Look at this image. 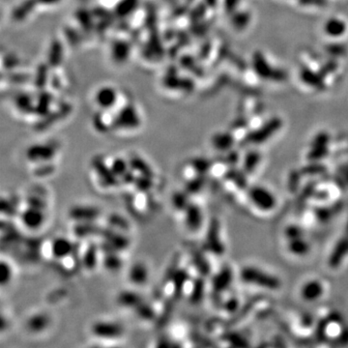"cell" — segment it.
<instances>
[{
	"mask_svg": "<svg viewBox=\"0 0 348 348\" xmlns=\"http://www.w3.org/2000/svg\"><path fill=\"white\" fill-rule=\"evenodd\" d=\"M282 126V121L278 117H273L265 122L256 130H252L246 134V144H261L269 140L278 130Z\"/></svg>",
	"mask_w": 348,
	"mask_h": 348,
	"instance_id": "277c9868",
	"label": "cell"
},
{
	"mask_svg": "<svg viewBox=\"0 0 348 348\" xmlns=\"http://www.w3.org/2000/svg\"><path fill=\"white\" fill-rule=\"evenodd\" d=\"M68 215L72 222H99L102 218V210L92 204H76L69 209Z\"/></svg>",
	"mask_w": 348,
	"mask_h": 348,
	"instance_id": "ba28073f",
	"label": "cell"
},
{
	"mask_svg": "<svg viewBox=\"0 0 348 348\" xmlns=\"http://www.w3.org/2000/svg\"><path fill=\"white\" fill-rule=\"evenodd\" d=\"M46 211L44 209L26 206L20 211L18 218L22 226L28 230L36 232L43 226L46 220Z\"/></svg>",
	"mask_w": 348,
	"mask_h": 348,
	"instance_id": "52a82bcc",
	"label": "cell"
},
{
	"mask_svg": "<svg viewBox=\"0 0 348 348\" xmlns=\"http://www.w3.org/2000/svg\"><path fill=\"white\" fill-rule=\"evenodd\" d=\"M233 280V274L230 267H224L218 271L212 278V288L218 294L228 290Z\"/></svg>",
	"mask_w": 348,
	"mask_h": 348,
	"instance_id": "44dd1931",
	"label": "cell"
},
{
	"mask_svg": "<svg viewBox=\"0 0 348 348\" xmlns=\"http://www.w3.org/2000/svg\"><path fill=\"white\" fill-rule=\"evenodd\" d=\"M39 3L44 5H56L59 3L61 0H37Z\"/></svg>",
	"mask_w": 348,
	"mask_h": 348,
	"instance_id": "b9f144b4",
	"label": "cell"
},
{
	"mask_svg": "<svg viewBox=\"0 0 348 348\" xmlns=\"http://www.w3.org/2000/svg\"><path fill=\"white\" fill-rule=\"evenodd\" d=\"M286 248H288V252L293 254L294 256L302 258V256H306L310 254L312 248H310V242L306 241L304 237H301V238L288 240Z\"/></svg>",
	"mask_w": 348,
	"mask_h": 348,
	"instance_id": "cb8c5ba5",
	"label": "cell"
},
{
	"mask_svg": "<svg viewBox=\"0 0 348 348\" xmlns=\"http://www.w3.org/2000/svg\"><path fill=\"white\" fill-rule=\"evenodd\" d=\"M304 234L303 228L298 226V224H290L284 228V235L286 241L304 237Z\"/></svg>",
	"mask_w": 348,
	"mask_h": 348,
	"instance_id": "d590c367",
	"label": "cell"
},
{
	"mask_svg": "<svg viewBox=\"0 0 348 348\" xmlns=\"http://www.w3.org/2000/svg\"><path fill=\"white\" fill-rule=\"evenodd\" d=\"M140 126V118L134 106H126L114 117V129L134 130Z\"/></svg>",
	"mask_w": 348,
	"mask_h": 348,
	"instance_id": "8fae6325",
	"label": "cell"
},
{
	"mask_svg": "<svg viewBox=\"0 0 348 348\" xmlns=\"http://www.w3.org/2000/svg\"><path fill=\"white\" fill-rule=\"evenodd\" d=\"M106 166L110 168L112 172L120 180V178L130 170V162L120 156L104 157Z\"/></svg>",
	"mask_w": 348,
	"mask_h": 348,
	"instance_id": "603a6c76",
	"label": "cell"
},
{
	"mask_svg": "<svg viewBox=\"0 0 348 348\" xmlns=\"http://www.w3.org/2000/svg\"><path fill=\"white\" fill-rule=\"evenodd\" d=\"M238 1H239V0H226V10H228V12L233 11V10L235 9L236 5L238 4Z\"/></svg>",
	"mask_w": 348,
	"mask_h": 348,
	"instance_id": "60d3db41",
	"label": "cell"
},
{
	"mask_svg": "<svg viewBox=\"0 0 348 348\" xmlns=\"http://www.w3.org/2000/svg\"><path fill=\"white\" fill-rule=\"evenodd\" d=\"M222 306L224 310H226V312L234 314L239 308V300L235 297H232V298L228 299L226 301L222 302Z\"/></svg>",
	"mask_w": 348,
	"mask_h": 348,
	"instance_id": "f35d334b",
	"label": "cell"
},
{
	"mask_svg": "<svg viewBox=\"0 0 348 348\" xmlns=\"http://www.w3.org/2000/svg\"><path fill=\"white\" fill-rule=\"evenodd\" d=\"M194 168V170L198 172V174L200 175H206L210 172L212 166H213V162L207 158L204 157H196V158H192L188 162Z\"/></svg>",
	"mask_w": 348,
	"mask_h": 348,
	"instance_id": "1f68e13d",
	"label": "cell"
},
{
	"mask_svg": "<svg viewBox=\"0 0 348 348\" xmlns=\"http://www.w3.org/2000/svg\"><path fill=\"white\" fill-rule=\"evenodd\" d=\"M234 138L230 132H216L211 140L213 147L220 152H228L234 145Z\"/></svg>",
	"mask_w": 348,
	"mask_h": 348,
	"instance_id": "484cf974",
	"label": "cell"
},
{
	"mask_svg": "<svg viewBox=\"0 0 348 348\" xmlns=\"http://www.w3.org/2000/svg\"><path fill=\"white\" fill-rule=\"evenodd\" d=\"M125 327L120 322L112 319H99L93 322L90 333L95 340L102 342H116L125 334Z\"/></svg>",
	"mask_w": 348,
	"mask_h": 348,
	"instance_id": "6da1fadb",
	"label": "cell"
},
{
	"mask_svg": "<svg viewBox=\"0 0 348 348\" xmlns=\"http://www.w3.org/2000/svg\"><path fill=\"white\" fill-rule=\"evenodd\" d=\"M172 200V202L174 210L179 215H181L185 211V209L188 207V204L192 202L190 194L186 190H182V192H174Z\"/></svg>",
	"mask_w": 348,
	"mask_h": 348,
	"instance_id": "f1b7e54d",
	"label": "cell"
},
{
	"mask_svg": "<svg viewBox=\"0 0 348 348\" xmlns=\"http://www.w3.org/2000/svg\"><path fill=\"white\" fill-rule=\"evenodd\" d=\"M14 278V268L9 261L4 258L1 260V286H5L7 284H10Z\"/></svg>",
	"mask_w": 348,
	"mask_h": 348,
	"instance_id": "d6a6232c",
	"label": "cell"
},
{
	"mask_svg": "<svg viewBox=\"0 0 348 348\" xmlns=\"http://www.w3.org/2000/svg\"><path fill=\"white\" fill-rule=\"evenodd\" d=\"M144 301V298L136 290H122L116 296V303L120 308L132 312H134V310Z\"/></svg>",
	"mask_w": 348,
	"mask_h": 348,
	"instance_id": "2e32d148",
	"label": "cell"
},
{
	"mask_svg": "<svg viewBox=\"0 0 348 348\" xmlns=\"http://www.w3.org/2000/svg\"><path fill=\"white\" fill-rule=\"evenodd\" d=\"M37 252L39 254V258L44 261L52 262L54 260V245H52V239L46 238L43 239L37 248Z\"/></svg>",
	"mask_w": 348,
	"mask_h": 348,
	"instance_id": "4dcf8cb0",
	"label": "cell"
},
{
	"mask_svg": "<svg viewBox=\"0 0 348 348\" xmlns=\"http://www.w3.org/2000/svg\"><path fill=\"white\" fill-rule=\"evenodd\" d=\"M261 160L260 153L256 150H252L248 152L244 159H243V166L242 170L246 172L248 175L254 174L258 166H260Z\"/></svg>",
	"mask_w": 348,
	"mask_h": 348,
	"instance_id": "83f0119b",
	"label": "cell"
},
{
	"mask_svg": "<svg viewBox=\"0 0 348 348\" xmlns=\"http://www.w3.org/2000/svg\"><path fill=\"white\" fill-rule=\"evenodd\" d=\"M240 278L244 282L264 290L275 291L282 288V282L278 276L254 266H246L242 268Z\"/></svg>",
	"mask_w": 348,
	"mask_h": 348,
	"instance_id": "7a4b0ae2",
	"label": "cell"
},
{
	"mask_svg": "<svg viewBox=\"0 0 348 348\" xmlns=\"http://www.w3.org/2000/svg\"><path fill=\"white\" fill-rule=\"evenodd\" d=\"M205 248L207 252L220 256L226 250V246L220 236V224L217 220H213L207 230Z\"/></svg>",
	"mask_w": 348,
	"mask_h": 348,
	"instance_id": "30bf717a",
	"label": "cell"
},
{
	"mask_svg": "<svg viewBox=\"0 0 348 348\" xmlns=\"http://www.w3.org/2000/svg\"><path fill=\"white\" fill-rule=\"evenodd\" d=\"M330 142V136L327 132H321L318 134L314 138L310 146H323V145H328Z\"/></svg>",
	"mask_w": 348,
	"mask_h": 348,
	"instance_id": "ab89813d",
	"label": "cell"
},
{
	"mask_svg": "<svg viewBox=\"0 0 348 348\" xmlns=\"http://www.w3.org/2000/svg\"><path fill=\"white\" fill-rule=\"evenodd\" d=\"M252 67L256 74L263 80H272L276 82H282L286 80V72L282 70L276 69L269 64L267 59L261 54L256 52L252 56Z\"/></svg>",
	"mask_w": 348,
	"mask_h": 348,
	"instance_id": "5b68a950",
	"label": "cell"
},
{
	"mask_svg": "<svg viewBox=\"0 0 348 348\" xmlns=\"http://www.w3.org/2000/svg\"><path fill=\"white\" fill-rule=\"evenodd\" d=\"M180 216L185 228L188 232L196 233L198 232L203 226L204 215L202 207L198 203L190 202L188 207Z\"/></svg>",
	"mask_w": 348,
	"mask_h": 348,
	"instance_id": "9c48e42d",
	"label": "cell"
},
{
	"mask_svg": "<svg viewBox=\"0 0 348 348\" xmlns=\"http://www.w3.org/2000/svg\"><path fill=\"white\" fill-rule=\"evenodd\" d=\"M348 256V233L346 234L336 242L333 250L328 258V265L332 269L338 268Z\"/></svg>",
	"mask_w": 348,
	"mask_h": 348,
	"instance_id": "ac0fdd59",
	"label": "cell"
},
{
	"mask_svg": "<svg viewBox=\"0 0 348 348\" xmlns=\"http://www.w3.org/2000/svg\"><path fill=\"white\" fill-rule=\"evenodd\" d=\"M150 278V270L148 265L144 261L134 262L128 269L127 278L134 288L144 286Z\"/></svg>",
	"mask_w": 348,
	"mask_h": 348,
	"instance_id": "7c38bea8",
	"label": "cell"
},
{
	"mask_svg": "<svg viewBox=\"0 0 348 348\" xmlns=\"http://www.w3.org/2000/svg\"><path fill=\"white\" fill-rule=\"evenodd\" d=\"M346 29H348L346 24L338 18H331L324 24L325 33L328 36L334 37V38H338L344 36L346 32Z\"/></svg>",
	"mask_w": 348,
	"mask_h": 348,
	"instance_id": "4316f807",
	"label": "cell"
},
{
	"mask_svg": "<svg viewBox=\"0 0 348 348\" xmlns=\"http://www.w3.org/2000/svg\"><path fill=\"white\" fill-rule=\"evenodd\" d=\"M300 78L308 86L318 90H324L326 87L323 76L308 67H303L300 70Z\"/></svg>",
	"mask_w": 348,
	"mask_h": 348,
	"instance_id": "7402d4cb",
	"label": "cell"
},
{
	"mask_svg": "<svg viewBox=\"0 0 348 348\" xmlns=\"http://www.w3.org/2000/svg\"><path fill=\"white\" fill-rule=\"evenodd\" d=\"M50 325V316L43 312H38L29 316L26 320V329L30 333H44Z\"/></svg>",
	"mask_w": 348,
	"mask_h": 348,
	"instance_id": "d6986e66",
	"label": "cell"
},
{
	"mask_svg": "<svg viewBox=\"0 0 348 348\" xmlns=\"http://www.w3.org/2000/svg\"><path fill=\"white\" fill-rule=\"evenodd\" d=\"M322 2V0H304V3L306 4H318L320 5Z\"/></svg>",
	"mask_w": 348,
	"mask_h": 348,
	"instance_id": "7bdbcfd3",
	"label": "cell"
},
{
	"mask_svg": "<svg viewBox=\"0 0 348 348\" xmlns=\"http://www.w3.org/2000/svg\"><path fill=\"white\" fill-rule=\"evenodd\" d=\"M118 99V92L112 86H102L98 89L95 95V102L102 110H112Z\"/></svg>",
	"mask_w": 348,
	"mask_h": 348,
	"instance_id": "e0dca14e",
	"label": "cell"
},
{
	"mask_svg": "<svg viewBox=\"0 0 348 348\" xmlns=\"http://www.w3.org/2000/svg\"><path fill=\"white\" fill-rule=\"evenodd\" d=\"M346 233H348V222H346Z\"/></svg>",
	"mask_w": 348,
	"mask_h": 348,
	"instance_id": "ee69618b",
	"label": "cell"
},
{
	"mask_svg": "<svg viewBox=\"0 0 348 348\" xmlns=\"http://www.w3.org/2000/svg\"><path fill=\"white\" fill-rule=\"evenodd\" d=\"M56 172L54 162H44L35 164L33 170V174L36 177H48Z\"/></svg>",
	"mask_w": 348,
	"mask_h": 348,
	"instance_id": "e575fe53",
	"label": "cell"
},
{
	"mask_svg": "<svg viewBox=\"0 0 348 348\" xmlns=\"http://www.w3.org/2000/svg\"><path fill=\"white\" fill-rule=\"evenodd\" d=\"M52 245L54 262L61 260L62 258L71 254L76 250V241L64 236H58L56 238H52Z\"/></svg>",
	"mask_w": 348,
	"mask_h": 348,
	"instance_id": "ffe728a7",
	"label": "cell"
},
{
	"mask_svg": "<svg viewBox=\"0 0 348 348\" xmlns=\"http://www.w3.org/2000/svg\"><path fill=\"white\" fill-rule=\"evenodd\" d=\"M58 264V268L64 272V273H67V274H72L74 272L76 271V269L82 266V263H80V256L78 254H76V250L65 256L64 258H62L61 260L56 261V262Z\"/></svg>",
	"mask_w": 348,
	"mask_h": 348,
	"instance_id": "d4e9b609",
	"label": "cell"
},
{
	"mask_svg": "<svg viewBox=\"0 0 348 348\" xmlns=\"http://www.w3.org/2000/svg\"><path fill=\"white\" fill-rule=\"evenodd\" d=\"M328 152H329L328 145L310 146V150L308 151L306 158L312 162H318L319 160L325 158L328 155Z\"/></svg>",
	"mask_w": 348,
	"mask_h": 348,
	"instance_id": "836d02e7",
	"label": "cell"
},
{
	"mask_svg": "<svg viewBox=\"0 0 348 348\" xmlns=\"http://www.w3.org/2000/svg\"><path fill=\"white\" fill-rule=\"evenodd\" d=\"M325 292L323 282L316 278L308 280L303 284L300 288V296L306 302H316L319 300Z\"/></svg>",
	"mask_w": 348,
	"mask_h": 348,
	"instance_id": "5bb4252c",
	"label": "cell"
},
{
	"mask_svg": "<svg viewBox=\"0 0 348 348\" xmlns=\"http://www.w3.org/2000/svg\"><path fill=\"white\" fill-rule=\"evenodd\" d=\"M129 54V48L126 43H117L114 46V56L116 59L125 60Z\"/></svg>",
	"mask_w": 348,
	"mask_h": 348,
	"instance_id": "74e56055",
	"label": "cell"
},
{
	"mask_svg": "<svg viewBox=\"0 0 348 348\" xmlns=\"http://www.w3.org/2000/svg\"><path fill=\"white\" fill-rule=\"evenodd\" d=\"M246 196L256 209L264 213L272 212L278 205L275 194L269 188L260 185H254L246 188Z\"/></svg>",
	"mask_w": 348,
	"mask_h": 348,
	"instance_id": "3957f363",
	"label": "cell"
},
{
	"mask_svg": "<svg viewBox=\"0 0 348 348\" xmlns=\"http://www.w3.org/2000/svg\"><path fill=\"white\" fill-rule=\"evenodd\" d=\"M101 250V248H100ZM123 252L112 250H101V265L108 272L116 273L122 269L125 260Z\"/></svg>",
	"mask_w": 348,
	"mask_h": 348,
	"instance_id": "9a60e30c",
	"label": "cell"
},
{
	"mask_svg": "<svg viewBox=\"0 0 348 348\" xmlns=\"http://www.w3.org/2000/svg\"><path fill=\"white\" fill-rule=\"evenodd\" d=\"M248 22H250V14L244 12L235 14L232 20L233 26L238 29L245 28L248 24Z\"/></svg>",
	"mask_w": 348,
	"mask_h": 348,
	"instance_id": "8d00e7d4",
	"label": "cell"
},
{
	"mask_svg": "<svg viewBox=\"0 0 348 348\" xmlns=\"http://www.w3.org/2000/svg\"><path fill=\"white\" fill-rule=\"evenodd\" d=\"M106 228H112L117 232H130V224L129 222L119 214H112L106 220Z\"/></svg>",
	"mask_w": 348,
	"mask_h": 348,
	"instance_id": "f546056e",
	"label": "cell"
},
{
	"mask_svg": "<svg viewBox=\"0 0 348 348\" xmlns=\"http://www.w3.org/2000/svg\"><path fill=\"white\" fill-rule=\"evenodd\" d=\"M151 192H146L142 190H134L130 194V208L136 215L144 216L149 210L151 209L152 200H151Z\"/></svg>",
	"mask_w": 348,
	"mask_h": 348,
	"instance_id": "4fadbf2b",
	"label": "cell"
},
{
	"mask_svg": "<svg viewBox=\"0 0 348 348\" xmlns=\"http://www.w3.org/2000/svg\"><path fill=\"white\" fill-rule=\"evenodd\" d=\"M58 154V146L54 144H37L29 146L26 150V159L34 164L54 162Z\"/></svg>",
	"mask_w": 348,
	"mask_h": 348,
	"instance_id": "8992f818",
	"label": "cell"
}]
</instances>
